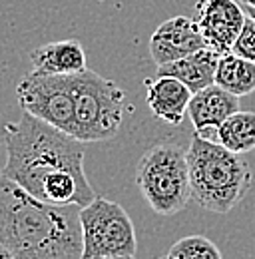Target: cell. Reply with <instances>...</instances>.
<instances>
[{"label":"cell","instance_id":"6da1fadb","mask_svg":"<svg viewBox=\"0 0 255 259\" xmlns=\"http://www.w3.org/2000/svg\"><path fill=\"white\" fill-rule=\"evenodd\" d=\"M2 174L38 199L88 205L96 197L84 171V142L24 112L4 126Z\"/></svg>","mask_w":255,"mask_h":259},{"label":"cell","instance_id":"7a4b0ae2","mask_svg":"<svg viewBox=\"0 0 255 259\" xmlns=\"http://www.w3.org/2000/svg\"><path fill=\"white\" fill-rule=\"evenodd\" d=\"M0 243L12 259H82L80 205L38 199L0 171Z\"/></svg>","mask_w":255,"mask_h":259},{"label":"cell","instance_id":"3957f363","mask_svg":"<svg viewBox=\"0 0 255 259\" xmlns=\"http://www.w3.org/2000/svg\"><path fill=\"white\" fill-rule=\"evenodd\" d=\"M191 199L214 213H229L251 186V167L216 140L193 134L188 148Z\"/></svg>","mask_w":255,"mask_h":259},{"label":"cell","instance_id":"277c9868","mask_svg":"<svg viewBox=\"0 0 255 259\" xmlns=\"http://www.w3.org/2000/svg\"><path fill=\"white\" fill-rule=\"evenodd\" d=\"M136 184L152 211L176 215L191 199L188 150L180 144L152 146L138 163Z\"/></svg>","mask_w":255,"mask_h":259},{"label":"cell","instance_id":"5b68a950","mask_svg":"<svg viewBox=\"0 0 255 259\" xmlns=\"http://www.w3.org/2000/svg\"><path fill=\"white\" fill-rule=\"evenodd\" d=\"M126 92L94 70L74 74V132L84 144L106 142L124 122Z\"/></svg>","mask_w":255,"mask_h":259},{"label":"cell","instance_id":"8992f818","mask_svg":"<svg viewBox=\"0 0 255 259\" xmlns=\"http://www.w3.org/2000/svg\"><path fill=\"white\" fill-rule=\"evenodd\" d=\"M82 259H132L138 249L136 227L128 211L116 201L96 195L80 207Z\"/></svg>","mask_w":255,"mask_h":259},{"label":"cell","instance_id":"52a82bcc","mask_svg":"<svg viewBox=\"0 0 255 259\" xmlns=\"http://www.w3.org/2000/svg\"><path fill=\"white\" fill-rule=\"evenodd\" d=\"M16 98L24 112L72 136L74 74H44L32 70L18 82Z\"/></svg>","mask_w":255,"mask_h":259},{"label":"cell","instance_id":"ba28073f","mask_svg":"<svg viewBox=\"0 0 255 259\" xmlns=\"http://www.w3.org/2000/svg\"><path fill=\"white\" fill-rule=\"evenodd\" d=\"M245 10L239 0H195V22L205 46L218 54L231 52L245 24Z\"/></svg>","mask_w":255,"mask_h":259},{"label":"cell","instance_id":"9c48e42d","mask_svg":"<svg viewBox=\"0 0 255 259\" xmlns=\"http://www.w3.org/2000/svg\"><path fill=\"white\" fill-rule=\"evenodd\" d=\"M205 48L195 18L174 16L161 22L150 38V56L158 66L180 60L195 50Z\"/></svg>","mask_w":255,"mask_h":259},{"label":"cell","instance_id":"30bf717a","mask_svg":"<svg viewBox=\"0 0 255 259\" xmlns=\"http://www.w3.org/2000/svg\"><path fill=\"white\" fill-rule=\"evenodd\" d=\"M239 110V96L223 90L222 86L211 84L191 96L188 104V116L195 134L216 140L218 128Z\"/></svg>","mask_w":255,"mask_h":259},{"label":"cell","instance_id":"8fae6325","mask_svg":"<svg viewBox=\"0 0 255 259\" xmlns=\"http://www.w3.org/2000/svg\"><path fill=\"white\" fill-rule=\"evenodd\" d=\"M146 102L150 112L169 126H180L188 116L191 90L174 76L146 78Z\"/></svg>","mask_w":255,"mask_h":259},{"label":"cell","instance_id":"7c38bea8","mask_svg":"<svg viewBox=\"0 0 255 259\" xmlns=\"http://www.w3.org/2000/svg\"><path fill=\"white\" fill-rule=\"evenodd\" d=\"M220 56L222 54H218L216 50L205 46V48L195 50L180 60L158 66L156 74L178 78L180 82H184L190 88L191 94H195V92L216 84V70H218Z\"/></svg>","mask_w":255,"mask_h":259},{"label":"cell","instance_id":"4fadbf2b","mask_svg":"<svg viewBox=\"0 0 255 259\" xmlns=\"http://www.w3.org/2000/svg\"><path fill=\"white\" fill-rule=\"evenodd\" d=\"M32 70L44 74H78L88 68L84 46L78 40H58L30 52Z\"/></svg>","mask_w":255,"mask_h":259},{"label":"cell","instance_id":"5bb4252c","mask_svg":"<svg viewBox=\"0 0 255 259\" xmlns=\"http://www.w3.org/2000/svg\"><path fill=\"white\" fill-rule=\"evenodd\" d=\"M216 84L235 96H247L255 92V62L227 52L220 56L216 70Z\"/></svg>","mask_w":255,"mask_h":259},{"label":"cell","instance_id":"9a60e30c","mask_svg":"<svg viewBox=\"0 0 255 259\" xmlns=\"http://www.w3.org/2000/svg\"><path fill=\"white\" fill-rule=\"evenodd\" d=\"M216 142L235 154H247L255 150V112L237 110L218 128Z\"/></svg>","mask_w":255,"mask_h":259},{"label":"cell","instance_id":"2e32d148","mask_svg":"<svg viewBox=\"0 0 255 259\" xmlns=\"http://www.w3.org/2000/svg\"><path fill=\"white\" fill-rule=\"evenodd\" d=\"M165 257H180V259H201V257H211V259H222V251L218 249V245L203 237V235H188L182 237L180 241H176L169 251L165 253Z\"/></svg>","mask_w":255,"mask_h":259},{"label":"cell","instance_id":"e0dca14e","mask_svg":"<svg viewBox=\"0 0 255 259\" xmlns=\"http://www.w3.org/2000/svg\"><path fill=\"white\" fill-rule=\"evenodd\" d=\"M231 52H235L241 58H247V60L255 62V22L249 16L245 18V24H243L241 32L237 36Z\"/></svg>","mask_w":255,"mask_h":259},{"label":"cell","instance_id":"ac0fdd59","mask_svg":"<svg viewBox=\"0 0 255 259\" xmlns=\"http://www.w3.org/2000/svg\"><path fill=\"white\" fill-rule=\"evenodd\" d=\"M243 10H245V14H247V16H249V18H251V20L255 22V8H253V6H247V4H243Z\"/></svg>","mask_w":255,"mask_h":259},{"label":"cell","instance_id":"d6986e66","mask_svg":"<svg viewBox=\"0 0 255 259\" xmlns=\"http://www.w3.org/2000/svg\"><path fill=\"white\" fill-rule=\"evenodd\" d=\"M0 257H6V259H12V255H10V251L0 243Z\"/></svg>","mask_w":255,"mask_h":259},{"label":"cell","instance_id":"ffe728a7","mask_svg":"<svg viewBox=\"0 0 255 259\" xmlns=\"http://www.w3.org/2000/svg\"><path fill=\"white\" fill-rule=\"evenodd\" d=\"M241 4H247V6H253L255 8V0H239Z\"/></svg>","mask_w":255,"mask_h":259},{"label":"cell","instance_id":"44dd1931","mask_svg":"<svg viewBox=\"0 0 255 259\" xmlns=\"http://www.w3.org/2000/svg\"><path fill=\"white\" fill-rule=\"evenodd\" d=\"M102 2H104V0H102Z\"/></svg>","mask_w":255,"mask_h":259}]
</instances>
